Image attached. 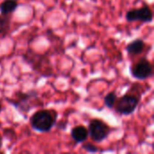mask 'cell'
I'll use <instances>...</instances> for the list:
<instances>
[{"instance_id": "6da1fadb", "label": "cell", "mask_w": 154, "mask_h": 154, "mask_svg": "<svg viewBox=\"0 0 154 154\" xmlns=\"http://www.w3.org/2000/svg\"><path fill=\"white\" fill-rule=\"evenodd\" d=\"M58 113L54 109H41L30 117L31 127L39 133H49L56 125Z\"/></svg>"}, {"instance_id": "7a4b0ae2", "label": "cell", "mask_w": 154, "mask_h": 154, "mask_svg": "<svg viewBox=\"0 0 154 154\" xmlns=\"http://www.w3.org/2000/svg\"><path fill=\"white\" fill-rule=\"evenodd\" d=\"M36 100H38V92L36 90H30L28 92L17 91L13 99H8L10 104L22 114H27L33 108L35 105L32 104H34Z\"/></svg>"}, {"instance_id": "3957f363", "label": "cell", "mask_w": 154, "mask_h": 154, "mask_svg": "<svg viewBox=\"0 0 154 154\" xmlns=\"http://www.w3.org/2000/svg\"><path fill=\"white\" fill-rule=\"evenodd\" d=\"M88 131V136L91 138V140L97 143H100L109 136L111 133V128L103 120L94 118L89 121Z\"/></svg>"}, {"instance_id": "277c9868", "label": "cell", "mask_w": 154, "mask_h": 154, "mask_svg": "<svg viewBox=\"0 0 154 154\" xmlns=\"http://www.w3.org/2000/svg\"><path fill=\"white\" fill-rule=\"evenodd\" d=\"M140 100L141 97H139L133 94H125L116 99L113 108H115V111L121 116H130L136 110Z\"/></svg>"}, {"instance_id": "5b68a950", "label": "cell", "mask_w": 154, "mask_h": 154, "mask_svg": "<svg viewBox=\"0 0 154 154\" xmlns=\"http://www.w3.org/2000/svg\"><path fill=\"white\" fill-rule=\"evenodd\" d=\"M130 73L131 76L135 79L145 80L153 75V67L146 58H143L135 64L131 66Z\"/></svg>"}, {"instance_id": "8992f818", "label": "cell", "mask_w": 154, "mask_h": 154, "mask_svg": "<svg viewBox=\"0 0 154 154\" xmlns=\"http://www.w3.org/2000/svg\"><path fill=\"white\" fill-rule=\"evenodd\" d=\"M125 20L128 23L141 22V23H152L153 20V13L148 5H144L139 8H133L126 12Z\"/></svg>"}, {"instance_id": "52a82bcc", "label": "cell", "mask_w": 154, "mask_h": 154, "mask_svg": "<svg viewBox=\"0 0 154 154\" xmlns=\"http://www.w3.org/2000/svg\"><path fill=\"white\" fill-rule=\"evenodd\" d=\"M70 136L76 143H82L87 141L88 138V128L82 125L73 127L70 131Z\"/></svg>"}, {"instance_id": "ba28073f", "label": "cell", "mask_w": 154, "mask_h": 154, "mask_svg": "<svg viewBox=\"0 0 154 154\" xmlns=\"http://www.w3.org/2000/svg\"><path fill=\"white\" fill-rule=\"evenodd\" d=\"M145 47H146L145 42L143 39L137 38L126 45L125 51L129 55H139L144 51Z\"/></svg>"}, {"instance_id": "9c48e42d", "label": "cell", "mask_w": 154, "mask_h": 154, "mask_svg": "<svg viewBox=\"0 0 154 154\" xmlns=\"http://www.w3.org/2000/svg\"><path fill=\"white\" fill-rule=\"evenodd\" d=\"M19 6L17 0H4L0 4V14H12Z\"/></svg>"}, {"instance_id": "30bf717a", "label": "cell", "mask_w": 154, "mask_h": 154, "mask_svg": "<svg viewBox=\"0 0 154 154\" xmlns=\"http://www.w3.org/2000/svg\"><path fill=\"white\" fill-rule=\"evenodd\" d=\"M11 14H0V35H5L10 30L11 24Z\"/></svg>"}, {"instance_id": "8fae6325", "label": "cell", "mask_w": 154, "mask_h": 154, "mask_svg": "<svg viewBox=\"0 0 154 154\" xmlns=\"http://www.w3.org/2000/svg\"><path fill=\"white\" fill-rule=\"evenodd\" d=\"M117 99V96L116 94L115 91H111V92H108L106 97H104V104L106 107L108 108H113L115 104H116V101Z\"/></svg>"}, {"instance_id": "7c38bea8", "label": "cell", "mask_w": 154, "mask_h": 154, "mask_svg": "<svg viewBox=\"0 0 154 154\" xmlns=\"http://www.w3.org/2000/svg\"><path fill=\"white\" fill-rule=\"evenodd\" d=\"M82 149L85 150L87 152H89V153H95V152H98L97 147L93 145V144H90V143H84V144H82Z\"/></svg>"}, {"instance_id": "4fadbf2b", "label": "cell", "mask_w": 154, "mask_h": 154, "mask_svg": "<svg viewBox=\"0 0 154 154\" xmlns=\"http://www.w3.org/2000/svg\"><path fill=\"white\" fill-rule=\"evenodd\" d=\"M2 142H3V141H2V137L0 136V149H1V147H2Z\"/></svg>"}, {"instance_id": "5bb4252c", "label": "cell", "mask_w": 154, "mask_h": 154, "mask_svg": "<svg viewBox=\"0 0 154 154\" xmlns=\"http://www.w3.org/2000/svg\"><path fill=\"white\" fill-rule=\"evenodd\" d=\"M1 111H2V104L0 102V113H1Z\"/></svg>"}]
</instances>
